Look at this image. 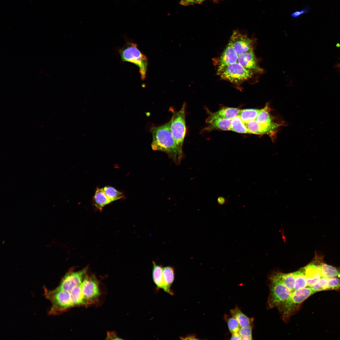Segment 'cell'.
<instances>
[{"label": "cell", "instance_id": "6da1fadb", "mask_svg": "<svg viewBox=\"0 0 340 340\" xmlns=\"http://www.w3.org/2000/svg\"><path fill=\"white\" fill-rule=\"evenodd\" d=\"M152 149L166 153L176 165L179 164L183 156L179 153L171 130V121L163 125L151 127Z\"/></svg>", "mask_w": 340, "mask_h": 340}, {"label": "cell", "instance_id": "7a4b0ae2", "mask_svg": "<svg viewBox=\"0 0 340 340\" xmlns=\"http://www.w3.org/2000/svg\"><path fill=\"white\" fill-rule=\"evenodd\" d=\"M121 60L133 63L139 68L141 79L146 78L148 65L147 57L139 49L137 44L132 42L128 41L118 49Z\"/></svg>", "mask_w": 340, "mask_h": 340}, {"label": "cell", "instance_id": "3957f363", "mask_svg": "<svg viewBox=\"0 0 340 340\" xmlns=\"http://www.w3.org/2000/svg\"><path fill=\"white\" fill-rule=\"evenodd\" d=\"M311 287H305L292 292L289 298L279 308L283 320L286 322L297 311L301 303L314 294Z\"/></svg>", "mask_w": 340, "mask_h": 340}, {"label": "cell", "instance_id": "277c9868", "mask_svg": "<svg viewBox=\"0 0 340 340\" xmlns=\"http://www.w3.org/2000/svg\"><path fill=\"white\" fill-rule=\"evenodd\" d=\"M186 103L181 109L173 111L171 121V130L177 150L183 156V146L186 132L185 123Z\"/></svg>", "mask_w": 340, "mask_h": 340}, {"label": "cell", "instance_id": "5b68a950", "mask_svg": "<svg viewBox=\"0 0 340 340\" xmlns=\"http://www.w3.org/2000/svg\"><path fill=\"white\" fill-rule=\"evenodd\" d=\"M253 73L238 62L218 66L217 71V75L221 79L234 83H241L251 78Z\"/></svg>", "mask_w": 340, "mask_h": 340}, {"label": "cell", "instance_id": "8992f818", "mask_svg": "<svg viewBox=\"0 0 340 340\" xmlns=\"http://www.w3.org/2000/svg\"><path fill=\"white\" fill-rule=\"evenodd\" d=\"M44 291L45 297L52 303L50 314H58L73 307L70 292L56 289L50 290L45 287Z\"/></svg>", "mask_w": 340, "mask_h": 340}, {"label": "cell", "instance_id": "52a82bcc", "mask_svg": "<svg viewBox=\"0 0 340 340\" xmlns=\"http://www.w3.org/2000/svg\"><path fill=\"white\" fill-rule=\"evenodd\" d=\"M270 293L268 300L271 308L280 307L290 297L292 292L274 275L271 278Z\"/></svg>", "mask_w": 340, "mask_h": 340}, {"label": "cell", "instance_id": "ba28073f", "mask_svg": "<svg viewBox=\"0 0 340 340\" xmlns=\"http://www.w3.org/2000/svg\"><path fill=\"white\" fill-rule=\"evenodd\" d=\"M86 306L96 302L100 293L99 282L94 275H86L81 284Z\"/></svg>", "mask_w": 340, "mask_h": 340}, {"label": "cell", "instance_id": "9c48e42d", "mask_svg": "<svg viewBox=\"0 0 340 340\" xmlns=\"http://www.w3.org/2000/svg\"><path fill=\"white\" fill-rule=\"evenodd\" d=\"M88 267L77 271H70L63 278L55 289L70 292L75 287L81 285L86 275Z\"/></svg>", "mask_w": 340, "mask_h": 340}, {"label": "cell", "instance_id": "30bf717a", "mask_svg": "<svg viewBox=\"0 0 340 340\" xmlns=\"http://www.w3.org/2000/svg\"><path fill=\"white\" fill-rule=\"evenodd\" d=\"M230 41L238 56L253 50L252 40L237 30L233 32Z\"/></svg>", "mask_w": 340, "mask_h": 340}, {"label": "cell", "instance_id": "8fae6325", "mask_svg": "<svg viewBox=\"0 0 340 340\" xmlns=\"http://www.w3.org/2000/svg\"><path fill=\"white\" fill-rule=\"evenodd\" d=\"M321 261L320 259L315 258L314 261L303 267L307 286L311 287L323 277L319 267Z\"/></svg>", "mask_w": 340, "mask_h": 340}, {"label": "cell", "instance_id": "7c38bea8", "mask_svg": "<svg viewBox=\"0 0 340 340\" xmlns=\"http://www.w3.org/2000/svg\"><path fill=\"white\" fill-rule=\"evenodd\" d=\"M237 62L245 68L256 72L262 70L258 65L253 50H251L238 56Z\"/></svg>", "mask_w": 340, "mask_h": 340}, {"label": "cell", "instance_id": "4fadbf2b", "mask_svg": "<svg viewBox=\"0 0 340 340\" xmlns=\"http://www.w3.org/2000/svg\"><path fill=\"white\" fill-rule=\"evenodd\" d=\"M238 55L230 41L218 59V66L228 65L237 62Z\"/></svg>", "mask_w": 340, "mask_h": 340}, {"label": "cell", "instance_id": "5bb4252c", "mask_svg": "<svg viewBox=\"0 0 340 340\" xmlns=\"http://www.w3.org/2000/svg\"><path fill=\"white\" fill-rule=\"evenodd\" d=\"M240 110V109L235 108L226 107L222 108L215 112L209 113L210 115L206 122L209 124L213 120L218 118L231 120L238 115Z\"/></svg>", "mask_w": 340, "mask_h": 340}, {"label": "cell", "instance_id": "9a60e30c", "mask_svg": "<svg viewBox=\"0 0 340 340\" xmlns=\"http://www.w3.org/2000/svg\"><path fill=\"white\" fill-rule=\"evenodd\" d=\"M153 267L152 277L153 281L158 289H162L165 292L170 294V292L166 286L164 280L162 265L157 264L154 261L152 262Z\"/></svg>", "mask_w": 340, "mask_h": 340}, {"label": "cell", "instance_id": "2e32d148", "mask_svg": "<svg viewBox=\"0 0 340 340\" xmlns=\"http://www.w3.org/2000/svg\"><path fill=\"white\" fill-rule=\"evenodd\" d=\"M231 120L221 118H218L213 120L209 123L204 130L210 131L213 130H219L223 131L230 130Z\"/></svg>", "mask_w": 340, "mask_h": 340}, {"label": "cell", "instance_id": "e0dca14e", "mask_svg": "<svg viewBox=\"0 0 340 340\" xmlns=\"http://www.w3.org/2000/svg\"><path fill=\"white\" fill-rule=\"evenodd\" d=\"M93 200V205L100 211L105 206L111 203L105 193L103 188L97 187Z\"/></svg>", "mask_w": 340, "mask_h": 340}, {"label": "cell", "instance_id": "ac0fdd59", "mask_svg": "<svg viewBox=\"0 0 340 340\" xmlns=\"http://www.w3.org/2000/svg\"><path fill=\"white\" fill-rule=\"evenodd\" d=\"M322 276L327 278H340V267L329 265L323 261L319 264Z\"/></svg>", "mask_w": 340, "mask_h": 340}, {"label": "cell", "instance_id": "d6986e66", "mask_svg": "<svg viewBox=\"0 0 340 340\" xmlns=\"http://www.w3.org/2000/svg\"><path fill=\"white\" fill-rule=\"evenodd\" d=\"M274 275L291 292L294 291L295 278L294 272L287 274L278 273Z\"/></svg>", "mask_w": 340, "mask_h": 340}, {"label": "cell", "instance_id": "ffe728a7", "mask_svg": "<svg viewBox=\"0 0 340 340\" xmlns=\"http://www.w3.org/2000/svg\"><path fill=\"white\" fill-rule=\"evenodd\" d=\"M70 293L73 307L81 305L86 306L81 285L74 288L70 292Z\"/></svg>", "mask_w": 340, "mask_h": 340}, {"label": "cell", "instance_id": "44dd1931", "mask_svg": "<svg viewBox=\"0 0 340 340\" xmlns=\"http://www.w3.org/2000/svg\"><path fill=\"white\" fill-rule=\"evenodd\" d=\"M230 311L232 316L238 321L241 327L251 325L253 320L243 313L237 306Z\"/></svg>", "mask_w": 340, "mask_h": 340}, {"label": "cell", "instance_id": "7402d4cb", "mask_svg": "<svg viewBox=\"0 0 340 340\" xmlns=\"http://www.w3.org/2000/svg\"><path fill=\"white\" fill-rule=\"evenodd\" d=\"M269 109L267 105L261 109L255 120L263 125H269L274 124L273 119L269 113Z\"/></svg>", "mask_w": 340, "mask_h": 340}, {"label": "cell", "instance_id": "603a6c76", "mask_svg": "<svg viewBox=\"0 0 340 340\" xmlns=\"http://www.w3.org/2000/svg\"><path fill=\"white\" fill-rule=\"evenodd\" d=\"M162 275L164 280L170 294L173 295V292L171 290V286L174 279V271L173 267L167 266L162 268Z\"/></svg>", "mask_w": 340, "mask_h": 340}, {"label": "cell", "instance_id": "cb8c5ba5", "mask_svg": "<svg viewBox=\"0 0 340 340\" xmlns=\"http://www.w3.org/2000/svg\"><path fill=\"white\" fill-rule=\"evenodd\" d=\"M230 130L241 133H248L244 122L238 116L231 120Z\"/></svg>", "mask_w": 340, "mask_h": 340}, {"label": "cell", "instance_id": "d4e9b609", "mask_svg": "<svg viewBox=\"0 0 340 340\" xmlns=\"http://www.w3.org/2000/svg\"><path fill=\"white\" fill-rule=\"evenodd\" d=\"M260 110L254 109H240L238 115L244 123L255 120Z\"/></svg>", "mask_w": 340, "mask_h": 340}, {"label": "cell", "instance_id": "484cf974", "mask_svg": "<svg viewBox=\"0 0 340 340\" xmlns=\"http://www.w3.org/2000/svg\"><path fill=\"white\" fill-rule=\"evenodd\" d=\"M295 280L294 291L302 289L307 286L303 268L294 272Z\"/></svg>", "mask_w": 340, "mask_h": 340}, {"label": "cell", "instance_id": "4316f807", "mask_svg": "<svg viewBox=\"0 0 340 340\" xmlns=\"http://www.w3.org/2000/svg\"><path fill=\"white\" fill-rule=\"evenodd\" d=\"M106 196L111 202L121 199L125 196L123 192L119 191L110 186H106L103 188Z\"/></svg>", "mask_w": 340, "mask_h": 340}, {"label": "cell", "instance_id": "83f0119b", "mask_svg": "<svg viewBox=\"0 0 340 340\" xmlns=\"http://www.w3.org/2000/svg\"><path fill=\"white\" fill-rule=\"evenodd\" d=\"M248 133L261 134L260 124L255 120L245 123Z\"/></svg>", "mask_w": 340, "mask_h": 340}, {"label": "cell", "instance_id": "f1b7e54d", "mask_svg": "<svg viewBox=\"0 0 340 340\" xmlns=\"http://www.w3.org/2000/svg\"><path fill=\"white\" fill-rule=\"evenodd\" d=\"M225 320L227 323L229 329L232 334L238 332L241 327L238 321L233 317L229 318L225 317Z\"/></svg>", "mask_w": 340, "mask_h": 340}, {"label": "cell", "instance_id": "f546056e", "mask_svg": "<svg viewBox=\"0 0 340 340\" xmlns=\"http://www.w3.org/2000/svg\"><path fill=\"white\" fill-rule=\"evenodd\" d=\"M328 278L322 277L311 287L315 292L326 290Z\"/></svg>", "mask_w": 340, "mask_h": 340}, {"label": "cell", "instance_id": "4dcf8cb0", "mask_svg": "<svg viewBox=\"0 0 340 340\" xmlns=\"http://www.w3.org/2000/svg\"><path fill=\"white\" fill-rule=\"evenodd\" d=\"M252 326L241 327L238 332L242 340H250L252 339Z\"/></svg>", "mask_w": 340, "mask_h": 340}, {"label": "cell", "instance_id": "1f68e13d", "mask_svg": "<svg viewBox=\"0 0 340 340\" xmlns=\"http://www.w3.org/2000/svg\"><path fill=\"white\" fill-rule=\"evenodd\" d=\"M326 290H340V278H328Z\"/></svg>", "mask_w": 340, "mask_h": 340}, {"label": "cell", "instance_id": "d6a6232c", "mask_svg": "<svg viewBox=\"0 0 340 340\" xmlns=\"http://www.w3.org/2000/svg\"><path fill=\"white\" fill-rule=\"evenodd\" d=\"M207 0H181L180 3L184 5H188L200 3ZM215 2H217L221 0H211Z\"/></svg>", "mask_w": 340, "mask_h": 340}, {"label": "cell", "instance_id": "836d02e7", "mask_svg": "<svg viewBox=\"0 0 340 340\" xmlns=\"http://www.w3.org/2000/svg\"><path fill=\"white\" fill-rule=\"evenodd\" d=\"M307 11V9L305 8L299 11H297L293 13H292L291 15V16L294 18H297L301 15H302L304 13H306Z\"/></svg>", "mask_w": 340, "mask_h": 340}, {"label": "cell", "instance_id": "e575fe53", "mask_svg": "<svg viewBox=\"0 0 340 340\" xmlns=\"http://www.w3.org/2000/svg\"><path fill=\"white\" fill-rule=\"evenodd\" d=\"M107 339H122L116 335V334L113 332H108L107 334Z\"/></svg>", "mask_w": 340, "mask_h": 340}, {"label": "cell", "instance_id": "d590c367", "mask_svg": "<svg viewBox=\"0 0 340 340\" xmlns=\"http://www.w3.org/2000/svg\"><path fill=\"white\" fill-rule=\"evenodd\" d=\"M231 340H242V338L239 332H237L232 334Z\"/></svg>", "mask_w": 340, "mask_h": 340}, {"label": "cell", "instance_id": "8d00e7d4", "mask_svg": "<svg viewBox=\"0 0 340 340\" xmlns=\"http://www.w3.org/2000/svg\"><path fill=\"white\" fill-rule=\"evenodd\" d=\"M180 338L182 340H197L198 339L196 338L194 335H188L185 337H180Z\"/></svg>", "mask_w": 340, "mask_h": 340}, {"label": "cell", "instance_id": "74e56055", "mask_svg": "<svg viewBox=\"0 0 340 340\" xmlns=\"http://www.w3.org/2000/svg\"><path fill=\"white\" fill-rule=\"evenodd\" d=\"M218 203L220 205H222L224 203L225 199L223 197H219L217 200Z\"/></svg>", "mask_w": 340, "mask_h": 340}, {"label": "cell", "instance_id": "f35d334b", "mask_svg": "<svg viewBox=\"0 0 340 340\" xmlns=\"http://www.w3.org/2000/svg\"><path fill=\"white\" fill-rule=\"evenodd\" d=\"M336 66H337V68H340V63H339L338 64H337V65H336Z\"/></svg>", "mask_w": 340, "mask_h": 340}]
</instances>
